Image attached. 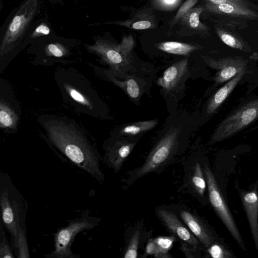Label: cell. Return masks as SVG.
Wrapping results in <instances>:
<instances>
[{"instance_id": "1", "label": "cell", "mask_w": 258, "mask_h": 258, "mask_svg": "<svg viewBox=\"0 0 258 258\" xmlns=\"http://www.w3.org/2000/svg\"><path fill=\"white\" fill-rule=\"evenodd\" d=\"M53 146L76 166L103 183L105 175L101 168V157L95 145L71 123L61 120H49L45 124Z\"/></svg>"}, {"instance_id": "2", "label": "cell", "mask_w": 258, "mask_h": 258, "mask_svg": "<svg viewBox=\"0 0 258 258\" xmlns=\"http://www.w3.org/2000/svg\"><path fill=\"white\" fill-rule=\"evenodd\" d=\"M180 132L178 127H171L151 149L143 163L126 172L122 180L125 188L149 174L160 173L176 162L183 152L179 140Z\"/></svg>"}, {"instance_id": "3", "label": "cell", "mask_w": 258, "mask_h": 258, "mask_svg": "<svg viewBox=\"0 0 258 258\" xmlns=\"http://www.w3.org/2000/svg\"><path fill=\"white\" fill-rule=\"evenodd\" d=\"M44 0H23L8 16L0 30L1 57L20 49Z\"/></svg>"}, {"instance_id": "4", "label": "cell", "mask_w": 258, "mask_h": 258, "mask_svg": "<svg viewBox=\"0 0 258 258\" xmlns=\"http://www.w3.org/2000/svg\"><path fill=\"white\" fill-rule=\"evenodd\" d=\"M0 205L2 223L10 234L11 245L15 250L19 232L21 229H26L28 204L13 184L10 176L6 173H1Z\"/></svg>"}, {"instance_id": "5", "label": "cell", "mask_w": 258, "mask_h": 258, "mask_svg": "<svg viewBox=\"0 0 258 258\" xmlns=\"http://www.w3.org/2000/svg\"><path fill=\"white\" fill-rule=\"evenodd\" d=\"M201 162L206 180L209 202L215 213L223 223L230 235L240 248L247 250L227 202L223 195L217 178L210 163L206 158H201Z\"/></svg>"}, {"instance_id": "6", "label": "cell", "mask_w": 258, "mask_h": 258, "mask_svg": "<svg viewBox=\"0 0 258 258\" xmlns=\"http://www.w3.org/2000/svg\"><path fill=\"white\" fill-rule=\"evenodd\" d=\"M258 119V97L242 104L223 120L216 127L208 145L226 140L239 133Z\"/></svg>"}, {"instance_id": "7", "label": "cell", "mask_w": 258, "mask_h": 258, "mask_svg": "<svg viewBox=\"0 0 258 258\" xmlns=\"http://www.w3.org/2000/svg\"><path fill=\"white\" fill-rule=\"evenodd\" d=\"M93 217L83 216L72 220L67 226L57 231L54 234V249L45 255L52 258H76L77 255L71 250V246L76 236L85 230L93 228L97 226V221Z\"/></svg>"}, {"instance_id": "8", "label": "cell", "mask_w": 258, "mask_h": 258, "mask_svg": "<svg viewBox=\"0 0 258 258\" xmlns=\"http://www.w3.org/2000/svg\"><path fill=\"white\" fill-rule=\"evenodd\" d=\"M93 44H84L90 53L97 55L115 72H123L131 66V57L125 56L120 50L118 43L109 36H96Z\"/></svg>"}, {"instance_id": "9", "label": "cell", "mask_w": 258, "mask_h": 258, "mask_svg": "<svg viewBox=\"0 0 258 258\" xmlns=\"http://www.w3.org/2000/svg\"><path fill=\"white\" fill-rule=\"evenodd\" d=\"M183 184L180 191L189 194L202 206L209 202L206 195L207 183L200 158H190L183 163Z\"/></svg>"}, {"instance_id": "10", "label": "cell", "mask_w": 258, "mask_h": 258, "mask_svg": "<svg viewBox=\"0 0 258 258\" xmlns=\"http://www.w3.org/2000/svg\"><path fill=\"white\" fill-rule=\"evenodd\" d=\"M189 230L200 242L204 251L213 242L222 240L214 228L197 212L185 206H172Z\"/></svg>"}, {"instance_id": "11", "label": "cell", "mask_w": 258, "mask_h": 258, "mask_svg": "<svg viewBox=\"0 0 258 258\" xmlns=\"http://www.w3.org/2000/svg\"><path fill=\"white\" fill-rule=\"evenodd\" d=\"M155 213L167 231L170 235L174 236L177 241L201 247L204 250L199 241L181 219L172 206H157L155 209Z\"/></svg>"}, {"instance_id": "12", "label": "cell", "mask_w": 258, "mask_h": 258, "mask_svg": "<svg viewBox=\"0 0 258 258\" xmlns=\"http://www.w3.org/2000/svg\"><path fill=\"white\" fill-rule=\"evenodd\" d=\"M236 186L249 224L255 249L258 250V181L246 189Z\"/></svg>"}, {"instance_id": "13", "label": "cell", "mask_w": 258, "mask_h": 258, "mask_svg": "<svg viewBox=\"0 0 258 258\" xmlns=\"http://www.w3.org/2000/svg\"><path fill=\"white\" fill-rule=\"evenodd\" d=\"M137 141V140L121 138L107 143L104 147L102 161L114 173H117L120 170Z\"/></svg>"}, {"instance_id": "14", "label": "cell", "mask_w": 258, "mask_h": 258, "mask_svg": "<svg viewBox=\"0 0 258 258\" xmlns=\"http://www.w3.org/2000/svg\"><path fill=\"white\" fill-rule=\"evenodd\" d=\"M206 64L216 71L215 82L219 84L230 80L240 72L246 70L247 61L243 59L226 57L215 59L202 56Z\"/></svg>"}, {"instance_id": "15", "label": "cell", "mask_w": 258, "mask_h": 258, "mask_svg": "<svg viewBox=\"0 0 258 258\" xmlns=\"http://www.w3.org/2000/svg\"><path fill=\"white\" fill-rule=\"evenodd\" d=\"M151 236V231L148 232L144 221L141 219L126 229L124 235V247L122 250L123 258H137L140 250L144 248V245Z\"/></svg>"}, {"instance_id": "16", "label": "cell", "mask_w": 258, "mask_h": 258, "mask_svg": "<svg viewBox=\"0 0 258 258\" xmlns=\"http://www.w3.org/2000/svg\"><path fill=\"white\" fill-rule=\"evenodd\" d=\"M105 24H113L134 30L154 29L157 26V21L151 8L142 9L132 18L124 20L107 21L88 25L94 26Z\"/></svg>"}, {"instance_id": "17", "label": "cell", "mask_w": 258, "mask_h": 258, "mask_svg": "<svg viewBox=\"0 0 258 258\" xmlns=\"http://www.w3.org/2000/svg\"><path fill=\"white\" fill-rule=\"evenodd\" d=\"M188 65L187 58L173 63L165 71L162 77L158 78L157 84L166 91L174 90L186 73Z\"/></svg>"}, {"instance_id": "18", "label": "cell", "mask_w": 258, "mask_h": 258, "mask_svg": "<svg viewBox=\"0 0 258 258\" xmlns=\"http://www.w3.org/2000/svg\"><path fill=\"white\" fill-rule=\"evenodd\" d=\"M56 35L47 17L36 19L30 28L21 48L39 39Z\"/></svg>"}, {"instance_id": "19", "label": "cell", "mask_w": 258, "mask_h": 258, "mask_svg": "<svg viewBox=\"0 0 258 258\" xmlns=\"http://www.w3.org/2000/svg\"><path fill=\"white\" fill-rule=\"evenodd\" d=\"M246 70L240 72L234 77L229 80L223 87L220 88L210 98L206 107L207 114L210 115L215 112L231 93L239 82L246 72Z\"/></svg>"}, {"instance_id": "20", "label": "cell", "mask_w": 258, "mask_h": 258, "mask_svg": "<svg viewBox=\"0 0 258 258\" xmlns=\"http://www.w3.org/2000/svg\"><path fill=\"white\" fill-rule=\"evenodd\" d=\"M204 11L203 5L194 7L185 14L178 22H180L182 28L191 32L197 33L207 32L208 30V27L202 23L200 19V15Z\"/></svg>"}, {"instance_id": "21", "label": "cell", "mask_w": 258, "mask_h": 258, "mask_svg": "<svg viewBox=\"0 0 258 258\" xmlns=\"http://www.w3.org/2000/svg\"><path fill=\"white\" fill-rule=\"evenodd\" d=\"M155 46L158 49L168 53L186 56L199 49L196 45L176 41L162 42Z\"/></svg>"}, {"instance_id": "22", "label": "cell", "mask_w": 258, "mask_h": 258, "mask_svg": "<svg viewBox=\"0 0 258 258\" xmlns=\"http://www.w3.org/2000/svg\"><path fill=\"white\" fill-rule=\"evenodd\" d=\"M154 243L153 255L157 258H167L173 256L169 253L174 241H177L176 237L170 235L168 236H158L153 238Z\"/></svg>"}, {"instance_id": "23", "label": "cell", "mask_w": 258, "mask_h": 258, "mask_svg": "<svg viewBox=\"0 0 258 258\" xmlns=\"http://www.w3.org/2000/svg\"><path fill=\"white\" fill-rule=\"evenodd\" d=\"M158 119L140 121L127 124L120 130L122 136L131 137L142 134L153 128L158 123Z\"/></svg>"}, {"instance_id": "24", "label": "cell", "mask_w": 258, "mask_h": 258, "mask_svg": "<svg viewBox=\"0 0 258 258\" xmlns=\"http://www.w3.org/2000/svg\"><path fill=\"white\" fill-rule=\"evenodd\" d=\"M206 257L213 258H236L233 251L223 241V240L213 242L204 251Z\"/></svg>"}, {"instance_id": "25", "label": "cell", "mask_w": 258, "mask_h": 258, "mask_svg": "<svg viewBox=\"0 0 258 258\" xmlns=\"http://www.w3.org/2000/svg\"><path fill=\"white\" fill-rule=\"evenodd\" d=\"M18 118L15 112L5 102L0 103V125L5 128H14L16 126Z\"/></svg>"}, {"instance_id": "26", "label": "cell", "mask_w": 258, "mask_h": 258, "mask_svg": "<svg viewBox=\"0 0 258 258\" xmlns=\"http://www.w3.org/2000/svg\"><path fill=\"white\" fill-rule=\"evenodd\" d=\"M112 81L121 88L133 99L138 98L140 94V89L137 82L134 79H128L121 82L115 79L114 77L110 78Z\"/></svg>"}, {"instance_id": "27", "label": "cell", "mask_w": 258, "mask_h": 258, "mask_svg": "<svg viewBox=\"0 0 258 258\" xmlns=\"http://www.w3.org/2000/svg\"><path fill=\"white\" fill-rule=\"evenodd\" d=\"M3 226V223L1 222L0 232V257L14 258L15 256L13 252V248L8 241Z\"/></svg>"}, {"instance_id": "28", "label": "cell", "mask_w": 258, "mask_h": 258, "mask_svg": "<svg viewBox=\"0 0 258 258\" xmlns=\"http://www.w3.org/2000/svg\"><path fill=\"white\" fill-rule=\"evenodd\" d=\"M217 32L222 41L226 45L236 49H245V46L244 43L237 39L234 35L220 29H217Z\"/></svg>"}, {"instance_id": "29", "label": "cell", "mask_w": 258, "mask_h": 258, "mask_svg": "<svg viewBox=\"0 0 258 258\" xmlns=\"http://www.w3.org/2000/svg\"><path fill=\"white\" fill-rule=\"evenodd\" d=\"M64 88L68 95L74 101L83 105L90 107V109H92L91 102L89 101L86 95L83 94L81 91H79L71 87L70 85L67 84H64Z\"/></svg>"}, {"instance_id": "30", "label": "cell", "mask_w": 258, "mask_h": 258, "mask_svg": "<svg viewBox=\"0 0 258 258\" xmlns=\"http://www.w3.org/2000/svg\"><path fill=\"white\" fill-rule=\"evenodd\" d=\"M26 234V229H21L19 232L17 246L15 251L19 258L29 257Z\"/></svg>"}, {"instance_id": "31", "label": "cell", "mask_w": 258, "mask_h": 258, "mask_svg": "<svg viewBox=\"0 0 258 258\" xmlns=\"http://www.w3.org/2000/svg\"><path fill=\"white\" fill-rule=\"evenodd\" d=\"M198 0H186L180 7L174 17L169 23V28L171 29L183 16L192 8L197 3Z\"/></svg>"}, {"instance_id": "32", "label": "cell", "mask_w": 258, "mask_h": 258, "mask_svg": "<svg viewBox=\"0 0 258 258\" xmlns=\"http://www.w3.org/2000/svg\"><path fill=\"white\" fill-rule=\"evenodd\" d=\"M179 249L187 258L201 257L202 251H203L201 247L192 246L183 242H180Z\"/></svg>"}, {"instance_id": "33", "label": "cell", "mask_w": 258, "mask_h": 258, "mask_svg": "<svg viewBox=\"0 0 258 258\" xmlns=\"http://www.w3.org/2000/svg\"><path fill=\"white\" fill-rule=\"evenodd\" d=\"M135 40L132 35L124 37L118 47L121 52L126 56L131 57V52L135 46Z\"/></svg>"}, {"instance_id": "34", "label": "cell", "mask_w": 258, "mask_h": 258, "mask_svg": "<svg viewBox=\"0 0 258 258\" xmlns=\"http://www.w3.org/2000/svg\"><path fill=\"white\" fill-rule=\"evenodd\" d=\"M204 5H219L221 4H233L246 7L245 2L242 0H202Z\"/></svg>"}, {"instance_id": "35", "label": "cell", "mask_w": 258, "mask_h": 258, "mask_svg": "<svg viewBox=\"0 0 258 258\" xmlns=\"http://www.w3.org/2000/svg\"><path fill=\"white\" fill-rule=\"evenodd\" d=\"M161 2H164V3L166 4L165 5L170 6L171 5H174L176 2V0H161Z\"/></svg>"}, {"instance_id": "36", "label": "cell", "mask_w": 258, "mask_h": 258, "mask_svg": "<svg viewBox=\"0 0 258 258\" xmlns=\"http://www.w3.org/2000/svg\"><path fill=\"white\" fill-rule=\"evenodd\" d=\"M48 1H49L50 3H51L52 4H61L63 3V0H48ZM72 1H73L75 2H77V0H72Z\"/></svg>"}, {"instance_id": "37", "label": "cell", "mask_w": 258, "mask_h": 258, "mask_svg": "<svg viewBox=\"0 0 258 258\" xmlns=\"http://www.w3.org/2000/svg\"><path fill=\"white\" fill-rule=\"evenodd\" d=\"M257 181H258V180H257Z\"/></svg>"}]
</instances>
